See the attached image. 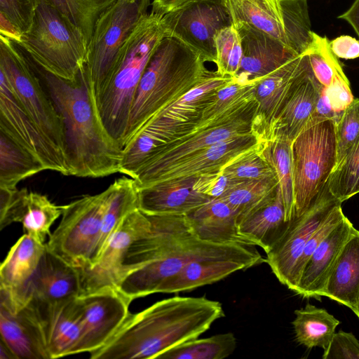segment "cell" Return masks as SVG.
Masks as SVG:
<instances>
[{
    "label": "cell",
    "mask_w": 359,
    "mask_h": 359,
    "mask_svg": "<svg viewBox=\"0 0 359 359\" xmlns=\"http://www.w3.org/2000/svg\"><path fill=\"white\" fill-rule=\"evenodd\" d=\"M62 205L53 203L46 195L15 188L9 202L0 211V230L13 222L22 224L26 233L46 243L50 229L62 215Z\"/></svg>",
    "instance_id": "22"
},
{
    "label": "cell",
    "mask_w": 359,
    "mask_h": 359,
    "mask_svg": "<svg viewBox=\"0 0 359 359\" xmlns=\"http://www.w3.org/2000/svg\"><path fill=\"white\" fill-rule=\"evenodd\" d=\"M117 0H39L56 8L88 43L100 16Z\"/></svg>",
    "instance_id": "42"
},
{
    "label": "cell",
    "mask_w": 359,
    "mask_h": 359,
    "mask_svg": "<svg viewBox=\"0 0 359 359\" xmlns=\"http://www.w3.org/2000/svg\"><path fill=\"white\" fill-rule=\"evenodd\" d=\"M217 72L234 77L238 71L242 47L239 34L233 25L219 30L215 36Z\"/></svg>",
    "instance_id": "46"
},
{
    "label": "cell",
    "mask_w": 359,
    "mask_h": 359,
    "mask_svg": "<svg viewBox=\"0 0 359 359\" xmlns=\"http://www.w3.org/2000/svg\"><path fill=\"white\" fill-rule=\"evenodd\" d=\"M233 25L244 22L287 46L278 0H224Z\"/></svg>",
    "instance_id": "35"
},
{
    "label": "cell",
    "mask_w": 359,
    "mask_h": 359,
    "mask_svg": "<svg viewBox=\"0 0 359 359\" xmlns=\"http://www.w3.org/2000/svg\"><path fill=\"white\" fill-rule=\"evenodd\" d=\"M0 333L17 359H50L44 320L29 301L16 304L0 292Z\"/></svg>",
    "instance_id": "17"
},
{
    "label": "cell",
    "mask_w": 359,
    "mask_h": 359,
    "mask_svg": "<svg viewBox=\"0 0 359 359\" xmlns=\"http://www.w3.org/2000/svg\"><path fill=\"white\" fill-rule=\"evenodd\" d=\"M287 46L297 55L309 49L311 31L306 0H278Z\"/></svg>",
    "instance_id": "41"
},
{
    "label": "cell",
    "mask_w": 359,
    "mask_h": 359,
    "mask_svg": "<svg viewBox=\"0 0 359 359\" xmlns=\"http://www.w3.org/2000/svg\"><path fill=\"white\" fill-rule=\"evenodd\" d=\"M236 348L234 334L226 332L186 341L165 351L157 359H224Z\"/></svg>",
    "instance_id": "40"
},
{
    "label": "cell",
    "mask_w": 359,
    "mask_h": 359,
    "mask_svg": "<svg viewBox=\"0 0 359 359\" xmlns=\"http://www.w3.org/2000/svg\"><path fill=\"white\" fill-rule=\"evenodd\" d=\"M43 319L50 358L78 354L83 325L76 298L47 311Z\"/></svg>",
    "instance_id": "31"
},
{
    "label": "cell",
    "mask_w": 359,
    "mask_h": 359,
    "mask_svg": "<svg viewBox=\"0 0 359 359\" xmlns=\"http://www.w3.org/2000/svg\"><path fill=\"white\" fill-rule=\"evenodd\" d=\"M335 136L337 164L359 137V99L354 98L336 123Z\"/></svg>",
    "instance_id": "47"
},
{
    "label": "cell",
    "mask_w": 359,
    "mask_h": 359,
    "mask_svg": "<svg viewBox=\"0 0 359 359\" xmlns=\"http://www.w3.org/2000/svg\"><path fill=\"white\" fill-rule=\"evenodd\" d=\"M205 62L178 38L163 36L136 90L123 149L152 116L215 73Z\"/></svg>",
    "instance_id": "4"
},
{
    "label": "cell",
    "mask_w": 359,
    "mask_h": 359,
    "mask_svg": "<svg viewBox=\"0 0 359 359\" xmlns=\"http://www.w3.org/2000/svg\"><path fill=\"white\" fill-rule=\"evenodd\" d=\"M254 246L239 244L226 252L193 260L164 283L158 293L189 291L264 262L265 259Z\"/></svg>",
    "instance_id": "18"
},
{
    "label": "cell",
    "mask_w": 359,
    "mask_h": 359,
    "mask_svg": "<svg viewBox=\"0 0 359 359\" xmlns=\"http://www.w3.org/2000/svg\"><path fill=\"white\" fill-rule=\"evenodd\" d=\"M339 203H342L327 189L304 215L291 222L284 235L266 252L265 262L278 280L294 292L297 287V264L309 239Z\"/></svg>",
    "instance_id": "13"
},
{
    "label": "cell",
    "mask_w": 359,
    "mask_h": 359,
    "mask_svg": "<svg viewBox=\"0 0 359 359\" xmlns=\"http://www.w3.org/2000/svg\"><path fill=\"white\" fill-rule=\"evenodd\" d=\"M292 221L286 220L279 186L271 201L238 219V231L252 245L261 247L266 253L284 235Z\"/></svg>",
    "instance_id": "30"
},
{
    "label": "cell",
    "mask_w": 359,
    "mask_h": 359,
    "mask_svg": "<svg viewBox=\"0 0 359 359\" xmlns=\"http://www.w3.org/2000/svg\"><path fill=\"white\" fill-rule=\"evenodd\" d=\"M82 318L83 335L78 353L103 347L129 316L132 301L117 288H104L76 298Z\"/></svg>",
    "instance_id": "15"
},
{
    "label": "cell",
    "mask_w": 359,
    "mask_h": 359,
    "mask_svg": "<svg viewBox=\"0 0 359 359\" xmlns=\"http://www.w3.org/2000/svg\"><path fill=\"white\" fill-rule=\"evenodd\" d=\"M31 60L62 118L69 175L101 177L120 173L123 149L101 120L86 66L67 80Z\"/></svg>",
    "instance_id": "1"
},
{
    "label": "cell",
    "mask_w": 359,
    "mask_h": 359,
    "mask_svg": "<svg viewBox=\"0 0 359 359\" xmlns=\"http://www.w3.org/2000/svg\"><path fill=\"white\" fill-rule=\"evenodd\" d=\"M323 86L315 77L308 55L304 53L301 67L277 116L261 138L277 135L292 142L310 121Z\"/></svg>",
    "instance_id": "21"
},
{
    "label": "cell",
    "mask_w": 359,
    "mask_h": 359,
    "mask_svg": "<svg viewBox=\"0 0 359 359\" xmlns=\"http://www.w3.org/2000/svg\"><path fill=\"white\" fill-rule=\"evenodd\" d=\"M325 88L330 104L339 119L344 111L354 100L344 71H340L332 83Z\"/></svg>",
    "instance_id": "52"
},
{
    "label": "cell",
    "mask_w": 359,
    "mask_h": 359,
    "mask_svg": "<svg viewBox=\"0 0 359 359\" xmlns=\"http://www.w3.org/2000/svg\"><path fill=\"white\" fill-rule=\"evenodd\" d=\"M165 34L163 15L151 11L142 15L119 50L109 84L97 101L106 130L122 149L136 90Z\"/></svg>",
    "instance_id": "5"
},
{
    "label": "cell",
    "mask_w": 359,
    "mask_h": 359,
    "mask_svg": "<svg viewBox=\"0 0 359 359\" xmlns=\"http://www.w3.org/2000/svg\"><path fill=\"white\" fill-rule=\"evenodd\" d=\"M332 53L339 58L346 60L359 57V41L348 36L342 35L330 41Z\"/></svg>",
    "instance_id": "54"
},
{
    "label": "cell",
    "mask_w": 359,
    "mask_h": 359,
    "mask_svg": "<svg viewBox=\"0 0 359 359\" xmlns=\"http://www.w3.org/2000/svg\"><path fill=\"white\" fill-rule=\"evenodd\" d=\"M356 230L345 216L320 243L304 266L295 293L320 299L344 245Z\"/></svg>",
    "instance_id": "26"
},
{
    "label": "cell",
    "mask_w": 359,
    "mask_h": 359,
    "mask_svg": "<svg viewBox=\"0 0 359 359\" xmlns=\"http://www.w3.org/2000/svg\"><path fill=\"white\" fill-rule=\"evenodd\" d=\"M147 215L138 208L122 220L101 255L90 267L79 268L81 295L104 288H117L123 278V262L131 244L150 227Z\"/></svg>",
    "instance_id": "14"
},
{
    "label": "cell",
    "mask_w": 359,
    "mask_h": 359,
    "mask_svg": "<svg viewBox=\"0 0 359 359\" xmlns=\"http://www.w3.org/2000/svg\"><path fill=\"white\" fill-rule=\"evenodd\" d=\"M338 18L347 21L359 37V0H355L351 6Z\"/></svg>",
    "instance_id": "58"
},
{
    "label": "cell",
    "mask_w": 359,
    "mask_h": 359,
    "mask_svg": "<svg viewBox=\"0 0 359 359\" xmlns=\"http://www.w3.org/2000/svg\"><path fill=\"white\" fill-rule=\"evenodd\" d=\"M304 53L287 62L258 81L255 97L257 109L252 121V130L258 138L266 135L277 116L287 93L297 74Z\"/></svg>",
    "instance_id": "28"
},
{
    "label": "cell",
    "mask_w": 359,
    "mask_h": 359,
    "mask_svg": "<svg viewBox=\"0 0 359 359\" xmlns=\"http://www.w3.org/2000/svg\"><path fill=\"white\" fill-rule=\"evenodd\" d=\"M344 217L341 203H339L332 210L325 221L311 235L297 264L296 271L297 285L302 270L313 252Z\"/></svg>",
    "instance_id": "50"
},
{
    "label": "cell",
    "mask_w": 359,
    "mask_h": 359,
    "mask_svg": "<svg viewBox=\"0 0 359 359\" xmlns=\"http://www.w3.org/2000/svg\"><path fill=\"white\" fill-rule=\"evenodd\" d=\"M0 71L28 115L64 154L65 137L60 115L29 57L16 43L3 35L0 36Z\"/></svg>",
    "instance_id": "9"
},
{
    "label": "cell",
    "mask_w": 359,
    "mask_h": 359,
    "mask_svg": "<svg viewBox=\"0 0 359 359\" xmlns=\"http://www.w3.org/2000/svg\"><path fill=\"white\" fill-rule=\"evenodd\" d=\"M197 123L154 116L123 147L120 173L133 178L141 165L159 149L189 133Z\"/></svg>",
    "instance_id": "23"
},
{
    "label": "cell",
    "mask_w": 359,
    "mask_h": 359,
    "mask_svg": "<svg viewBox=\"0 0 359 359\" xmlns=\"http://www.w3.org/2000/svg\"><path fill=\"white\" fill-rule=\"evenodd\" d=\"M108 194L107 188L62 205V219L50 234L47 248L78 268L92 266L96 259Z\"/></svg>",
    "instance_id": "10"
},
{
    "label": "cell",
    "mask_w": 359,
    "mask_h": 359,
    "mask_svg": "<svg viewBox=\"0 0 359 359\" xmlns=\"http://www.w3.org/2000/svg\"><path fill=\"white\" fill-rule=\"evenodd\" d=\"M126 1H130V2H133V1H137V0H126Z\"/></svg>",
    "instance_id": "61"
},
{
    "label": "cell",
    "mask_w": 359,
    "mask_h": 359,
    "mask_svg": "<svg viewBox=\"0 0 359 359\" xmlns=\"http://www.w3.org/2000/svg\"><path fill=\"white\" fill-rule=\"evenodd\" d=\"M46 170L38 156L0 128V187L16 188L21 180Z\"/></svg>",
    "instance_id": "33"
},
{
    "label": "cell",
    "mask_w": 359,
    "mask_h": 359,
    "mask_svg": "<svg viewBox=\"0 0 359 359\" xmlns=\"http://www.w3.org/2000/svg\"><path fill=\"white\" fill-rule=\"evenodd\" d=\"M221 170L229 177L237 180H260L276 177L273 168L261 154L259 142L229 161Z\"/></svg>",
    "instance_id": "44"
},
{
    "label": "cell",
    "mask_w": 359,
    "mask_h": 359,
    "mask_svg": "<svg viewBox=\"0 0 359 359\" xmlns=\"http://www.w3.org/2000/svg\"><path fill=\"white\" fill-rule=\"evenodd\" d=\"M224 316L222 305L204 297L175 296L130 313L114 337L91 359L157 358L198 338Z\"/></svg>",
    "instance_id": "2"
},
{
    "label": "cell",
    "mask_w": 359,
    "mask_h": 359,
    "mask_svg": "<svg viewBox=\"0 0 359 359\" xmlns=\"http://www.w3.org/2000/svg\"><path fill=\"white\" fill-rule=\"evenodd\" d=\"M0 34L18 43L22 33L4 14L0 13Z\"/></svg>",
    "instance_id": "57"
},
{
    "label": "cell",
    "mask_w": 359,
    "mask_h": 359,
    "mask_svg": "<svg viewBox=\"0 0 359 359\" xmlns=\"http://www.w3.org/2000/svg\"><path fill=\"white\" fill-rule=\"evenodd\" d=\"M328 119H332L337 123L339 118L330 104L325 86H323L315 110L309 122H317Z\"/></svg>",
    "instance_id": "55"
},
{
    "label": "cell",
    "mask_w": 359,
    "mask_h": 359,
    "mask_svg": "<svg viewBox=\"0 0 359 359\" xmlns=\"http://www.w3.org/2000/svg\"><path fill=\"white\" fill-rule=\"evenodd\" d=\"M313 74L318 82L328 87L335 76L343 70L337 57L332 53L326 36L313 34L312 42L306 50Z\"/></svg>",
    "instance_id": "45"
},
{
    "label": "cell",
    "mask_w": 359,
    "mask_h": 359,
    "mask_svg": "<svg viewBox=\"0 0 359 359\" xmlns=\"http://www.w3.org/2000/svg\"><path fill=\"white\" fill-rule=\"evenodd\" d=\"M255 90V86L221 112L198 121L191 131L159 149L133 177L137 189L147 187L160 173L193 154L218 142L254 133L252 121L257 109Z\"/></svg>",
    "instance_id": "6"
},
{
    "label": "cell",
    "mask_w": 359,
    "mask_h": 359,
    "mask_svg": "<svg viewBox=\"0 0 359 359\" xmlns=\"http://www.w3.org/2000/svg\"><path fill=\"white\" fill-rule=\"evenodd\" d=\"M166 34L180 39L198 52L206 62H215V36L233 25L224 0H201L163 15Z\"/></svg>",
    "instance_id": "12"
},
{
    "label": "cell",
    "mask_w": 359,
    "mask_h": 359,
    "mask_svg": "<svg viewBox=\"0 0 359 359\" xmlns=\"http://www.w3.org/2000/svg\"><path fill=\"white\" fill-rule=\"evenodd\" d=\"M81 293L79 268L46 247L39 267L25 292V303L29 301L41 313H45L77 298Z\"/></svg>",
    "instance_id": "19"
},
{
    "label": "cell",
    "mask_w": 359,
    "mask_h": 359,
    "mask_svg": "<svg viewBox=\"0 0 359 359\" xmlns=\"http://www.w3.org/2000/svg\"><path fill=\"white\" fill-rule=\"evenodd\" d=\"M150 4V0H117L97 19L85 64L96 102L109 84L119 50Z\"/></svg>",
    "instance_id": "11"
},
{
    "label": "cell",
    "mask_w": 359,
    "mask_h": 359,
    "mask_svg": "<svg viewBox=\"0 0 359 359\" xmlns=\"http://www.w3.org/2000/svg\"><path fill=\"white\" fill-rule=\"evenodd\" d=\"M150 228L130 246L123 262L126 276L117 289L132 302L159 289L193 260L229 251L239 244L198 238L186 215H148Z\"/></svg>",
    "instance_id": "3"
},
{
    "label": "cell",
    "mask_w": 359,
    "mask_h": 359,
    "mask_svg": "<svg viewBox=\"0 0 359 359\" xmlns=\"http://www.w3.org/2000/svg\"><path fill=\"white\" fill-rule=\"evenodd\" d=\"M107 189L109 194L102 216L95 262L122 220L130 212L138 208V190L133 178L123 177L116 179Z\"/></svg>",
    "instance_id": "34"
},
{
    "label": "cell",
    "mask_w": 359,
    "mask_h": 359,
    "mask_svg": "<svg viewBox=\"0 0 359 359\" xmlns=\"http://www.w3.org/2000/svg\"><path fill=\"white\" fill-rule=\"evenodd\" d=\"M292 325L296 340L308 348L320 347L326 351L339 321L325 309L311 304L294 311Z\"/></svg>",
    "instance_id": "38"
},
{
    "label": "cell",
    "mask_w": 359,
    "mask_h": 359,
    "mask_svg": "<svg viewBox=\"0 0 359 359\" xmlns=\"http://www.w3.org/2000/svg\"><path fill=\"white\" fill-rule=\"evenodd\" d=\"M196 177L158 182L138 190V209L148 215H187L211 198L196 191Z\"/></svg>",
    "instance_id": "25"
},
{
    "label": "cell",
    "mask_w": 359,
    "mask_h": 359,
    "mask_svg": "<svg viewBox=\"0 0 359 359\" xmlns=\"http://www.w3.org/2000/svg\"><path fill=\"white\" fill-rule=\"evenodd\" d=\"M0 359H17L13 351L1 340L0 342Z\"/></svg>",
    "instance_id": "59"
},
{
    "label": "cell",
    "mask_w": 359,
    "mask_h": 359,
    "mask_svg": "<svg viewBox=\"0 0 359 359\" xmlns=\"http://www.w3.org/2000/svg\"><path fill=\"white\" fill-rule=\"evenodd\" d=\"M17 44L44 70L64 79H74L86 64L83 34L46 3L39 4L30 29Z\"/></svg>",
    "instance_id": "7"
},
{
    "label": "cell",
    "mask_w": 359,
    "mask_h": 359,
    "mask_svg": "<svg viewBox=\"0 0 359 359\" xmlns=\"http://www.w3.org/2000/svg\"><path fill=\"white\" fill-rule=\"evenodd\" d=\"M186 217L194 233L201 240L252 245L238 233L236 211L221 198L210 200Z\"/></svg>",
    "instance_id": "29"
},
{
    "label": "cell",
    "mask_w": 359,
    "mask_h": 359,
    "mask_svg": "<svg viewBox=\"0 0 359 359\" xmlns=\"http://www.w3.org/2000/svg\"><path fill=\"white\" fill-rule=\"evenodd\" d=\"M353 312L355 313V314L358 316V318H359V301H358V303L357 304V306L356 308L355 309V310L353 311Z\"/></svg>",
    "instance_id": "60"
},
{
    "label": "cell",
    "mask_w": 359,
    "mask_h": 359,
    "mask_svg": "<svg viewBox=\"0 0 359 359\" xmlns=\"http://www.w3.org/2000/svg\"><path fill=\"white\" fill-rule=\"evenodd\" d=\"M0 128L38 156L47 170L69 175L63 152L40 130L28 115L1 71Z\"/></svg>",
    "instance_id": "16"
},
{
    "label": "cell",
    "mask_w": 359,
    "mask_h": 359,
    "mask_svg": "<svg viewBox=\"0 0 359 359\" xmlns=\"http://www.w3.org/2000/svg\"><path fill=\"white\" fill-rule=\"evenodd\" d=\"M39 4V0H0V13L24 34L32 25Z\"/></svg>",
    "instance_id": "49"
},
{
    "label": "cell",
    "mask_w": 359,
    "mask_h": 359,
    "mask_svg": "<svg viewBox=\"0 0 359 359\" xmlns=\"http://www.w3.org/2000/svg\"><path fill=\"white\" fill-rule=\"evenodd\" d=\"M257 82L243 83L233 79L232 81L217 90L212 101L203 109L198 121L210 118L221 112L239 97L251 90Z\"/></svg>",
    "instance_id": "48"
},
{
    "label": "cell",
    "mask_w": 359,
    "mask_h": 359,
    "mask_svg": "<svg viewBox=\"0 0 359 359\" xmlns=\"http://www.w3.org/2000/svg\"><path fill=\"white\" fill-rule=\"evenodd\" d=\"M276 177L260 180H236L220 198L229 203L239 218L271 201L279 188Z\"/></svg>",
    "instance_id": "39"
},
{
    "label": "cell",
    "mask_w": 359,
    "mask_h": 359,
    "mask_svg": "<svg viewBox=\"0 0 359 359\" xmlns=\"http://www.w3.org/2000/svg\"><path fill=\"white\" fill-rule=\"evenodd\" d=\"M327 189L341 203L359 194V137L335 166Z\"/></svg>",
    "instance_id": "43"
},
{
    "label": "cell",
    "mask_w": 359,
    "mask_h": 359,
    "mask_svg": "<svg viewBox=\"0 0 359 359\" xmlns=\"http://www.w3.org/2000/svg\"><path fill=\"white\" fill-rule=\"evenodd\" d=\"M233 80V77L220 74L215 71L213 75L155 115L184 123H198L203 109L212 101L216 90Z\"/></svg>",
    "instance_id": "37"
},
{
    "label": "cell",
    "mask_w": 359,
    "mask_h": 359,
    "mask_svg": "<svg viewBox=\"0 0 359 359\" xmlns=\"http://www.w3.org/2000/svg\"><path fill=\"white\" fill-rule=\"evenodd\" d=\"M323 359H359V341L351 332H334Z\"/></svg>",
    "instance_id": "51"
},
{
    "label": "cell",
    "mask_w": 359,
    "mask_h": 359,
    "mask_svg": "<svg viewBox=\"0 0 359 359\" xmlns=\"http://www.w3.org/2000/svg\"><path fill=\"white\" fill-rule=\"evenodd\" d=\"M261 154L278 180L287 222L294 219L292 141L280 136L259 139Z\"/></svg>",
    "instance_id": "36"
},
{
    "label": "cell",
    "mask_w": 359,
    "mask_h": 359,
    "mask_svg": "<svg viewBox=\"0 0 359 359\" xmlns=\"http://www.w3.org/2000/svg\"><path fill=\"white\" fill-rule=\"evenodd\" d=\"M258 142L259 138L255 133L218 142L170 166L154 178L147 187L165 181L197 177L202 174L218 171L229 161L252 148Z\"/></svg>",
    "instance_id": "24"
},
{
    "label": "cell",
    "mask_w": 359,
    "mask_h": 359,
    "mask_svg": "<svg viewBox=\"0 0 359 359\" xmlns=\"http://www.w3.org/2000/svg\"><path fill=\"white\" fill-rule=\"evenodd\" d=\"M233 25L242 47L240 67L233 79L241 83L257 82L300 55L280 40L246 23Z\"/></svg>",
    "instance_id": "20"
},
{
    "label": "cell",
    "mask_w": 359,
    "mask_h": 359,
    "mask_svg": "<svg viewBox=\"0 0 359 359\" xmlns=\"http://www.w3.org/2000/svg\"><path fill=\"white\" fill-rule=\"evenodd\" d=\"M201 0H153L152 10L155 13L165 15L184 6Z\"/></svg>",
    "instance_id": "56"
},
{
    "label": "cell",
    "mask_w": 359,
    "mask_h": 359,
    "mask_svg": "<svg viewBox=\"0 0 359 359\" xmlns=\"http://www.w3.org/2000/svg\"><path fill=\"white\" fill-rule=\"evenodd\" d=\"M323 296L353 311L359 301V231L355 230L341 250L327 281Z\"/></svg>",
    "instance_id": "32"
},
{
    "label": "cell",
    "mask_w": 359,
    "mask_h": 359,
    "mask_svg": "<svg viewBox=\"0 0 359 359\" xmlns=\"http://www.w3.org/2000/svg\"><path fill=\"white\" fill-rule=\"evenodd\" d=\"M46 249L27 233L11 248L0 267V291L15 304H24L26 288L35 274Z\"/></svg>",
    "instance_id": "27"
},
{
    "label": "cell",
    "mask_w": 359,
    "mask_h": 359,
    "mask_svg": "<svg viewBox=\"0 0 359 359\" xmlns=\"http://www.w3.org/2000/svg\"><path fill=\"white\" fill-rule=\"evenodd\" d=\"M237 179L225 175L221 170L202 174L196 177L194 189L211 199L218 198Z\"/></svg>",
    "instance_id": "53"
},
{
    "label": "cell",
    "mask_w": 359,
    "mask_h": 359,
    "mask_svg": "<svg viewBox=\"0 0 359 359\" xmlns=\"http://www.w3.org/2000/svg\"><path fill=\"white\" fill-rule=\"evenodd\" d=\"M336 122L310 121L292 142L294 219L327 190L337 165Z\"/></svg>",
    "instance_id": "8"
}]
</instances>
